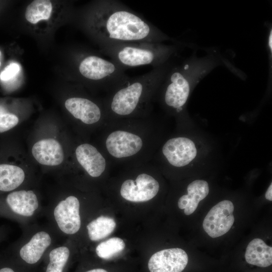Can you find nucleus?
I'll list each match as a JSON object with an SVG mask.
<instances>
[{"mask_svg":"<svg viewBox=\"0 0 272 272\" xmlns=\"http://www.w3.org/2000/svg\"><path fill=\"white\" fill-rule=\"evenodd\" d=\"M103 128L102 152L111 165L149 162L163 141L160 125L152 114L109 120Z\"/></svg>","mask_w":272,"mask_h":272,"instance_id":"f257e3e1","label":"nucleus"},{"mask_svg":"<svg viewBox=\"0 0 272 272\" xmlns=\"http://www.w3.org/2000/svg\"><path fill=\"white\" fill-rule=\"evenodd\" d=\"M87 27L102 49L129 43H159L165 38L140 14L114 0L98 2L87 18Z\"/></svg>","mask_w":272,"mask_h":272,"instance_id":"f03ea898","label":"nucleus"},{"mask_svg":"<svg viewBox=\"0 0 272 272\" xmlns=\"http://www.w3.org/2000/svg\"><path fill=\"white\" fill-rule=\"evenodd\" d=\"M167 68L163 64L143 75L129 78L107 93L103 103L108 121L151 114L152 103Z\"/></svg>","mask_w":272,"mask_h":272,"instance_id":"7ed1b4c3","label":"nucleus"},{"mask_svg":"<svg viewBox=\"0 0 272 272\" xmlns=\"http://www.w3.org/2000/svg\"><path fill=\"white\" fill-rule=\"evenodd\" d=\"M103 53L125 70L128 68L164 64L171 49L159 43L135 42L102 49Z\"/></svg>","mask_w":272,"mask_h":272,"instance_id":"20e7f679","label":"nucleus"},{"mask_svg":"<svg viewBox=\"0 0 272 272\" xmlns=\"http://www.w3.org/2000/svg\"><path fill=\"white\" fill-rule=\"evenodd\" d=\"M199 154L197 144L188 136L176 134L160 144L150 161L154 165L183 168L192 165Z\"/></svg>","mask_w":272,"mask_h":272,"instance_id":"39448f33","label":"nucleus"},{"mask_svg":"<svg viewBox=\"0 0 272 272\" xmlns=\"http://www.w3.org/2000/svg\"><path fill=\"white\" fill-rule=\"evenodd\" d=\"M190 92V83L186 72L182 69L175 68L166 74L154 100L159 99L168 111L177 115L184 109Z\"/></svg>","mask_w":272,"mask_h":272,"instance_id":"423d86ee","label":"nucleus"},{"mask_svg":"<svg viewBox=\"0 0 272 272\" xmlns=\"http://www.w3.org/2000/svg\"><path fill=\"white\" fill-rule=\"evenodd\" d=\"M148 163L143 164L142 171V164L140 165V171L134 179L128 178L123 181L119 193L123 199L133 202H143L153 199L157 195L160 184L148 171H145Z\"/></svg>","mask_w":272,"mask_h":272,"instance_id":"0eeeda50","label":"nucleus"},{"mask_svg":"<svg viewBox=\"0 0 272 272\" xmlns=\"http://www.w3.org/2000/svg\"><path fill=\"white\" fill-rule=\"evenodd\" d=\"M234 207L229 200L221 201L214 206L205 217L202 227L212 238L221 236L227 233L234 222Z\"/></svg>","mask_w":272,"mask_h":272,"instance_id":"6e6552de","label":"nucleus"},{"mask_svg":"<svg viewBox=\"0 0 272 272\" xmlns=\"http://www.w3.org/2000/svg\"><path fill=\"white\" fill-rule=\"evenodd\" d=\"M64 105L73 117L85 124L101 122L105 125L108 121L104 104L100 105L87 98L71 97L65 101Z\"/></svg>","mask_w":272,"mask_h":272,"instance_id":"1a4fd4ad","label":"nucleus"},{"mask_svg":"<svg viewBox=\"0 0 272 272\" xmlns=\"http://www.w3.org/2000/svg\"><path fill=\"white\" fill-rule=\"evenodd\" d=\"M75 156L78 163L92 177H100L111 166L103 152L91 144L79 145Z\"/></svg>","mask_w":272,"mask_h":272,"instance_id":"9d476101","label":"nucleus"},{"mask_svg":"<svg viewBox=\"0 0 272 272\" xmlns=\"http://www.w3.org/2000/svg\"><path fill=\"white\" fill-rule=\"evenodd\" d=\"M188 257L181 248H174L160 250L149 259L150 272H181L186 267Z\"/></svg>","mask_w":272,"mask_h":272,"instance_id":"9b49d317","label":"nucleus"},{"mask_svg":"<svg viewBox=\"0 0 272 272\" xmlns=\"http://www.w3.org/2000/svg\"><path fill=\"white\" fill-rule=\"evenodd\" d=\"M55 220L59 229L65 234H74L81 227L80 202L75 196L61 201L54 210Z\"/></svg>","mask_w":272,"mask_h":272,"instance_id":"f8f14e48","label":"nucleus"},{"mask_svg":"<svg viewBox=\"0 0 272 272\" xmlns=\"http://www.w3.org/2000/svg\"><path fill=\"white\" fill-rule=\"evenodd\" d=\"M32 153L37 162L47 166H57L64 159L63 149L60 143L53 139L40 140L33 145Z\"/></svg>","mask_w":272,"mask_h":272,"instance_id":"ddd939ff","label":"nucleus"},{"mask_svg":"<svg viewBox=\"0 0 272 272\" xmlns=\"http://www.w3.org/2000/svg\"><path fill=\"white\" fill-rule=\"evenodd\" d=\"M209 191L207 181L202 179L193 180L187 187V194L179 198V208L184 210L186 215H191L195 211L199 202L207 196Z\"/></svg>","mask_w":272,"mask_h":272,"instance_id":"4468645a","label":"nucleus"},{"mask_svg":"<svg viewBox=\"0 0 272 272\" xmlns=\"http://www.w3.org/2000/svg\"><path fill=\"white\" fill-rule=\"evenodd\" d=\"M6 201L14 212L23 216H32L38 207L37 197L31 190L11 192L7 196Z\"/></svg>","mask_w":272,"mask_h":272,"instance_id":"2eb2a0df","label":"nucleus"},{"mask_svg":"<svg viewBox=\"0 0 272 272\" xmlns=\"http://www.w3.org/2000/svg\"><path fill=\"white\" fill-rule=\"evenodd\" d=\"M50 235L41 231L36 233L20 251L22 259L29 264L36 263L51 243Z\"/></svg>","mask_w":272,"mask_h":272,"instance_id":"dca6fc26","label":"nucleus"},{"mask_svg":"<svg viewBox=\"0 0 272 272\" xmlns=\"http://www.w3.org/2000/svg\"><path fill=\"white\" fill-rule=\"evenodd\" d=\"M245 258L249 264L259 267H267L272 264V247L262 239L255 238L248 244Z\"/></svg>","mask_w":272,"mask_h":272,"instance_id":"f3484780","label":"nucleus"},{"mask_svg":"<svg viewBox=\"0 0 272 272\" xmlns=\"http://www.w3.org/2000/svg\"><path fill=\"white\" fill-rule=\"evenodd\" d=\"M25 179L20 167L9 164L0 165V190L10 191L19 186Z\"/></svg>","mask_w":272,"mask_h":272,"instance_id":"a211bd4d","label":"nucleus"},{"mask_svg":"<svg viewBox=\"0 0 272 272\" xmlns=\"http://www.w3.org/2000/svg\"><path fill=\"white\" fill-rule=\"evenodd\" d=\"M115 227L113 218L101 216L90 222L87 228L89 238L92 241H98L110 235Z\"/></svg>","mask_w":272,"mask_h":272,"instance_id":"6ab92c4d","label":"nucleus"},{"mask_svg":"<svg viewBox=\"0 0 272 272\" xmlns=\"http://www.w3.org/2000/svg\"><path fill=\"white\" fill-rule=\"evenodd\" d=\"M52 6L48 0H36L30 3L25 12L26 19L36 24L41 20H48L51 17Z\"/></svg>","mask_w":272,"mask_h":272,"instance_id":"aec40b11","label":"nucleus"},{"mask_svg":"<svg viewBox=\"0 0 272 272\" xmlns=\"http://www.w3.org/2000/svg\"><path fill=\"white\" fill-rule=\"evenodd\" d=\"M125 246L122 239L113 237L99 244L96 248V252L99 257L108 259L120 253Z\"/></svg>","mask_w":272,"mask_h":272,"instance_id":"412c9836","label":"nucleus"},{"mask_svg":"<svg viewBox=\"0 0 272 272\" xmlns=\"http://www.w3.org/2000/svg\"><path fill=\"white\" fill-rule=\"evenodd\" d=\"M69 256L70 250L66 247L61 246L52 250L46 272H62Z\"/></svg>","mask_w":272,"mask_h":272,"instance_id":"4be33fe9","label":"nucleus"},{"mask_svg":"<svg viewBox=\"0 0 272 272\" xmlns=\"http://www.w3.org/2000/svg\"><path fill=\"white\" fill-rule=\"evenodd\" d=\"M18 122L19 118L16 115L8 112L4 106L0 105V132L10 130Z\"/></svg>","mask_w":272,"mask_h":272,"instance_id":"5701e85b","label":"nucleus"},{"mask_svg":"<svg viewBox=\"0 0 272 272\" xmlns=\"http://www.w3.org/2000/svg\"><path fill=\"white\" fill-rule=\"evenodd\" d=\"M20 71V65L12 62L7 66L0 74V79L4 81H9L15 78Z\"/></svg>","mask_w":272,"mask_h":272,"instance_id":"b1692460","label":"nucleus"},{"mask_svg":"<svg viewBox=\"0 0 272 272\" xmlns=\"http://www.w3.org/2000/svg\"><path fill=\"white\" fill-rule=\"evenodd\" d=\"M265 197L266 199L271 201L272 200V184L271 183L267 188L265 194Z\"/></svg>","mask_w":272,"mask_h":272,"instance_id":"393cba45","label":"nucleus"},{"mask_svg":"<svg viewBox=\"0 0 272 272\" xmlns=\"http://www.w3.org/2000/svg\"><path fill=\"white\" fill-rule=\"evenodd\" d=\"M272 31L270 30L268 37V46L270 51L272 50Z\"/></svg>","mask_w":272,"mask_h":272,"instance_id":"a878e982","label":"nucleus"},{"mask_svg":"<svg viewBox=\"0 0 272 272\" xmlns=\"http://www.w3.org/2000/svg\"><path fill=\"white\" fill-rule=\"evenodd\" d=\"M86 272H108V271L102 268H96V269L90 270Z\"/></svg>","mask_w":272,"mask_h":272,"instance_id":"bb28decb","label":"nucleus"},{"mask_svg":"<svg viewBox=\"0 0 272 272\" xmlns=\"http://www.w3.org/2000/svg\"><path fill=\"white\" fill-rule=\"evenodd\" d=\"M0 272H14V271L10 268L5 267L1 269Z\"/></svg>","mask_w":272,"mask_h":272,"instance_id":"cd10ccee","label":"nucleus"},{"mask_svg":"<svg viewBox=\"0 0 272 272\" xmlns=\"http://www.w3.org/2000/svg\"><path fill=\"white\" fill-rule=\"evenodd\" d=\"M0 55H1V51H0ZM1 65V60H0V66Z\"/></svg>","mask_w":272,"mask_h":272,"instance_id":"c85d7f7f","label":"nucleus"}]
</instances>
